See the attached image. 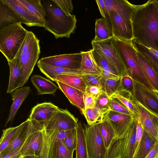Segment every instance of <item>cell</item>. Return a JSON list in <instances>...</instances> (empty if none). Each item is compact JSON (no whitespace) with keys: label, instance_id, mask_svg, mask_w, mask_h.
Returning a JSON list of instances; mask_svg holds the SVG:
<instances>
[{"label":"cell","instance_id":"1","mask_svg":"<svg viewBox=\"0 0 158 158\" xmlns=\"http://www.w3.org/2000/svg\"><path fill=\"white\" fill-rule=\"evenodd\" d=\"M134 39L158 51V0L137 5L132 19Z\"/></svg>","mask_w":158,"mask_h":158},{"label":"cell","instance_id":"2","mask_svg":"<svg viewBox=\"0 0 158 158\" xmlns=\"http://www.w3.org/2000/svg\"><path fill=\"white\" fill-rule=\"evenodd\" d=\"M42 4L45 12L44 27L52 34L56 39L69 38L76 28L75 15H68L52 0L45 1Z\"/></svg>","mask_w":158,"mask_h":158},{"label":"cell","instance_id":"3","mask_svg":"<svg viewBox=\"0 0 158 158\" xmlns=\"http://www.w3.org/2000/svg\"><path fill=\"white\" fill-rule=\"evenodd\" d=\"M40 53V40L31 31H28L15 58L19 61L23 69L20 87L27 82Z\"/></svg>","mask_w":158,"mask_h":158},{"label":"cell","instance_id":"4","mask_svg":"<svg viewBox=\"0 0 158 158\" xmlns=\"http://www.w3.org/2000/svg\"><path fill=\"white\" fill-rule=\"evenodd\" d=\"M116 46L125 64L128 75L133 79L154 90L145 76L140 64L137 50L132 40H125L114 37Z\"/></svg>","mask_w":158,"mask_h":158},{"label":"cell","instance_id":"5","mask_svg":"<svg viewBox=\"0 0 158 158\" xmlns=\"http://www.w3.org/2000/svg\"><path fill=\"white\" fill-rule=\"evenodd\" d=\"M27 31L21 23H14L0 29V51L7 61L15 57Z\"/></svg>","mask_w":158,"mask_h":158},{"label":"cell","instance_id":"6","mask_svg":"<svg viewBox=\"0 0 158 158\" xmlns=\"http://www.w3.org/2000/svg\"><path fill=\"white\" fill-rule=\"evenodd\" d=\"M137 119L135 117L125 134L116 137L107 149L105 158H132L135 153Z\"/></svg>","mask_w":158,"mask_h":158},{"label":"cell","instance_id":"7","mask_svg":"<svg viewBox=\"0 0 158 158\" xmlns=\"http://www.w3.org/2000/svg\"><path fill=\"white\" fill-rule=\"evenodd\" d=\"M104 18L114 37L125 40L133 39L131 22L113 10H107Z\"/></svg>","mask_w":158,"mask_h":158},{"label":"cell","instance_id":"8","mask_svg":"<svg viewBox=\"0 0 158 158\" xmlns=\"http://www.w3.org/2000/svg\"><path fill=\"white\" fill-rule=\"evenodd\" d=\"M91 44L92 49L100 50L110 60L117 69L120 77L129 76L126 66L116 47L114 37L99 42L92 41Z\"/></svg>","mask_w":158,"mask_h":158},{"label":"cell","instance_id":"9","mask_svg":"<svg viewBox=\"0 0 158 158\" xmlns=\"http://www.w3.org/2000/svg\"><path fill=\"white\" fill-rule=\"evenodd\" d=\"M85 128L86 143L89 158H105L107 149L96 123Z\"/></svg>","mask_w":158,"mask_h":158},{"label":"cell","instance_id":"10","mask_svg":"<svg viewBox=\"0 0 158 158\" xmlns=\"http://www.w3.org/2000/svg\"><path fill=\"white\" fill-rule=\"evenodd\" d=\"M78 120L67 109L60 108L42 127L47 130H69L77 128Z\"/></svg>","mask_w":158,"mask_h":158},{"label":"cell","instance_id":"11","mask_svg":"<svg viewBox=\"0 0 158 158\" xmlns=\"http://www.w3.org/2000/svg\"><path fill=\"white\" fill-rule=\"evenodd\" d=\"M133 96L135 100L158 116V95L154 91L133 79Z\"/></svg>","mask_w":158,"mask_h":158},{"label":"cell","instance_id":"12","mask_svg":"<svg viewBox=\"0 0 158 158\" xmlns=\"http://www.w3.org/2000/svg\"><path fill=\"white\" fill-rule=\"evenodd\" d=\"M20 127L9 145L1 152L0 156L9 154L22 146L29 135L35 131L42 127V126L28 118L20 124Z\"/></svg>","mask_w":158,"mask_h":158},{"label":"cell","instance_id":"13","mask_svg":"<svg viewBox=\"0 0 158 158\" xmlns=\"http://www.w3.org/2000/svg\"><path fill=\"white\" fill-rule=\"evenodd\" d=\"M82 59L80 52L61 54L41 58L39 60L44 63L66 68L79 69Z\"/></svg>","mask_w":158,"mask_h":158},{"label":"cell","instance_id":"14","mask_svg":"<svg viewBox=\"0 0 158 158\" xmlns=\"http://www.w3.org/2000/svg\"><path fill=\"white\" fill-rule=\"evenodd\" d=\"M138 115L136 117L143 129L158 141V116L145 108L136 101Z\"/></svg>","mask_w":158,"mask_h":158},{"label":"cell","instance_id":"15","mask_svg":"<svg viewBox=\"0 0 158 158\" xmlns=\"http://www.w3.org/2000/svg\"><path fill=\"white\" fill-rule=\"evenodd\" d=\"M21 20L28 27H44V25L35 17L19 0H2Z\"/></svg>","mask_w":158,"mask_h":158},{"label":"cell","instance_id":"16","mask_svg":"<svg viewBox=\"0 0 158 158\" xmlns=\"http://www.w3.org/2000/svg\"><path fill=\"white\" fill-rule=\"evenodd\" d=\"M104 117L110 122L118 137L125 134L135 117L111 110L106 114Z\"/></svg>","mask_w":158,"mask_h":158},{"label":"cell","instance_id":"17","mask_svg":"<svg viewBox=\"0 0 158 158\" xmlns=\"http://www.w3.org/2000/svg\"><path fill=\"white\" fill-rule=\"evenodd\" d=\"M59 108L50 102L39 103L32 108L28 119L43 126Z\"/></svg>","mask_w":158,"mask_h":158},{"label":"cell","instance_id":"18","mask_svg":"<svg viewBox=\"0 0 158 158\" xmlns=\"http://www.w3.org/2000/svg\"><path fill=\"white\" fill-rule=\"evenodd\" d=\"M42 127L35 131L26 139L21 150L23 157L39 156L42 143Z\"/></svg>","mask_w":158,"mask_h":158},{"label":"cell","instance_id":"19","mask_svg":"<svg viewBox=\"0 0 158 158\" xmlns=\"http://www.w3.org/2000/svg\"><path fill=\"white\" fill-rule=\"evenodd\" d=\"M107 10L115 11L127 20L132 19L137 5L133 4L127 0H105Z\"/></svg>","mask_w":158,"mask_h":158},{"label":"cell","instance_id":"20","mask_svg":"<svg viewBox=\"0 0 158 158\" xmlns=\"http://www.w3.org/2000/svg\"><path fill=\"white\" fill-rule=\"evenodd\" d=\"M37 65L40 70L47 77L55 81L56 76L61 75L78 76L89 74L79 69H73L52 66L43 63L39 60Z\"/></svg>","mask_w":158,"mask_h":158},{"label":"cell","instance_id":"21","mask_svg":"<svg viewBox=\"0 0 158 158\" xmlns=\"http://www.w3.org/2000/svg\"><path fill=\"white\" fill-rule=\"evenodd\" d=\"M30 86L22 87L15 90L11 94L13 101L10 106L8 117L6 122V127L10 122L14 120L16 114L23 102L28 96L31 91Z\"/></svg>","mask_w":158,"mask_h":158},{"label":"cell","instance_id":"22","mask_svg":"<svg viewBox=\"0 0 158 158\" xmlns=\"http://www.w3.org/2000/svg\"><path fill=\"white\" fill-rule=\"evenodd\" d=\"M7 61L10 69V76L7 93H12L20 87L23 69L19 61L16 58Z\"/></svg>","mask_w":158,"mask_h":158},{"label":"cell","instance_id":"23","mask_svg":"<svg viewBox=\"0 0 158 158\" xmlns=\"http://www.w3.org/2000/svg\"><path fill=\"white\" fill-rule=\"evenodd\" d=\"M59 88L68 99L70 103L80 109H85L83 101V92L76 88L59 81L56 80Z\"/></svg>","mask_w":158,"mask_h":158},{"label":"cell","instance_id":"24","mask_svg":"<svg viewBox=\"0 0 158 158\" xmlns=\"http://www.w3.org/2000/svg\"><path fill=\"white\" fill-rule=\"evenodd\" d=\"M31 81L36 89L38 95H54L59 88L53 82L40 75H33Z\"/></svg>","mask_w":158,"mask_h":158},{"label":"cell","instance_id":"25","mask_svg":"<svg viewBox=\"0 0 158 158\" xmlns=\"http://www.w3.org/2000/svg\"><path fill=\"white\" fill-rule=\"evenodd\" d=\"M110 98H114L125 106L135 117L138 115L136 101L133 95L122 88L121 85L118 90Z\"/></svg>","mask_w":158,"mask_h":158},{"label":"cell","instance_id":"26","mask_svg":"<svg viewBox=\"0 0 158 158\" xmlns=\"http://www.w3.org/2000/svg\"><path fill=\"white\" fill-rule=\"evenodd\" d=\"M80 53L82 59L79 70L89 74L101 75V69L94 58L92 49L87 51H81Z\"/></svg>","mask_w":158,"mask_h":158},{"label":"cell","instance_id":"27","mask_svg":"<svg viewBox=\"0 0 158 158\" xmlns=\"http://www.w3.org/2000/svg\"><path fill=\"white\" fill-rule=\"evenodd\" d=\"M157 141L143 129L141 139L132 158H145Z\"/></svg>","mask_w":158,"mask_h":158},{"label":"cell","instance_id":"28","mask_svg":"<svg viewBox=\"0 0 158 158\" xmlns=\"http://www.w3.org/2000/svg\"><path fill=\"white\" fill-rule=\"evenodd\" d=\"M137 54L139 62L144 74L154 89V91H158V75L148 60L138 50Z\"/></svg>","mask_w":158,"mask_h":158},{"label":"cell","instance_id":"29","mask_svg":"<svg viewBox=\"0 0 158 158\" xmlns=\"http://www.w3.org/2000/svg\"><path fill=\"white\" fill-rule=\"evenodd\" d=\"M77 142L76 158H89L86 145V131L84 125L78 122L77 127Z\"/></svg>","mask_w":158,"mask_h":158},{"label":"cell","instance_id":"30","mask_svg":"<svg viewBox=\"0 0 158 158\" xmlns=\"http://www.w3.org/2000/svg\"><path fill=\"white\" fill-rule=\"evenodd\" d=\"M17 23H22V21L2 0H0V29Z\"/></svg>","mask_w":158,"mask_h":158},{"label":"cell","instance_id":"31","mask_svg":"<svg viewBox=\"0 0 158 158\" xmlns=\"http://www.w3.org/2000/svg\"><path fill=\"white\" fill-rule=\"evenodd\" d=\"M96 124L107 149L112 140L116 137L115 132L109 121L105 117L102 121Z\"/></svg>","mask_w":158,"mask_h":158},{"label":"cell","instance_id":"32","mask_svg":"<svg viewBox=\"0 0 158 158\" xmlns=\"http://www.w3.org/2000/svg\"><path fill=\"white\" fill-rule=\"evenodd\" d=\"M37 19L44 25L45 12L40 0H19Z\"/></svg>","mask_w":158,"mask_h":158},{"label":"cell","instance_id":"33","mask_svg":"<svg viewBox=\"0 0 158 158\" xmlns=\"http://www.w3.org/2000/svg\"><path fill=\"white\" fill-rule=\"evenodd\" d=\"M56 80L61 82L79 89L83 93L85 92L87 85L81 76L70 75H59L56 76L55 81Z\"/></svg>","mask_w":158,"mask_h":158},{"label":"cell","instance_id":"34","mask_svg":"<svg viewBox=\"0 0 158 158\" xmlns=\"http://www.w3.org/2000/svg\"><path fill=\"white\" fill-rule=\"evenodd\" d=\"M114 37L104 18L97 19L95 24V36L92 41H100Z\"/></svg>","mask_w":158,"mask_h":158},{"label":"cell","instance_id":"35","mask_svg":"<svg viewBox=\"0 0 158 158\" xmlns=\"http://www.w3.org/2000/svg\"><path fill=\"white\" fill-rule=\"evenodd\" d=\"M92 51L96 62L101 69L109 71L120 77L115 66L102 51L92 49Z\"/></svg>","mask_w":158,"mask_h":158},{"label":"cell","instance_id":"36","mask_svg":"<svg viewBox=\"0 0 158 158\" xmlns=\"http://www.w3.org/2000/svg\"><path fill=\"white\" fill-rule=\"evenodd\" d=\"M132 41L137 50L148 60L158 76V59L150 52L147 47L134 39Z\"/></svg>","mask_w":158,"mask_h":158},{"label":"cell","instance_id":"37","mask_svg":"<svg viewBox=\"0 0 158 158\" xmlns=\"http://www.w3.org/2000/svg\"><path fill=\"white\" fill-rule=\"evenodd\" d=\"M54 158H73V152L61 140H56L53 146Z\"/></svg>","mask_w":158,"mask_h":158},{"label":"cell","instance_id":"38","mask_svg":"<svg viewBox=\"0 0 158 158\" xmlns=\"http://www.w3.org/2000/svg\"><path fill=\"white\" fill-rule=\"evenodd\" d=\"M89 126L102 121L104 115L102 114L95 106L85 109L81 111Z\"/></svg>","mask_w":158,"mask_h":158},{"label":"cell","instance_id":"39","mask_svg":"<svg viewBox=\"0 0 158 158\" xmlns=\"http://www.w3.org/2000/svg\"><path fill=\"white\" fill-rule=\"evenodd\" d=\"M20 126V124L16 127H9L2 131L3 133L0 140V153L9 145Z\"/></svg>","mask_w":158,"mask_h":158},{"label":"cell","instance_id":"40","mask_svg":"<svg viewBox=\"0 0 158 158\" xmlns=\"http://www.w3.org/2000/svg\"><path fill=\"white\" fill-rule=\"evenodd\" d=\"M121 85V77L105 80L104 89L106 93L110 98L118 90Z\"/></svg>","mask_w":158,"mask_h":158},{"label":"cell","instance_id":"41","mask_svg":"<svg viewBox=\"0 0 158 158\" xmlns=\"http://www.w3.org/2000/svg\"><path fill=\"white\" fill-rule=\"evenodd\" d=\"M81 77L87 86H98L104 89L105 80L101 75L88 74L81 75Z\"/></svg>","mask_w":158,"mask_h":158},{"label":"cell","instance_id":"42","mask_svg":"<svg viewBox=\"0 0 158 158\" xmlns=\"http://www.w3.org/2000/svg\"><path fill=\"white\" fill-rule=\"evenodd\" d=\"M95 100V107L101 114L105 115L110 110L109 106L110 98L105 92L100 94Z\"/></svg>","mask_w":158,"mask_h":158},{"label":"cell","instance_id":"43","mask_svg":"<svg viewBox=\"0 0 158 158\" xmlns=\"http://www.w3.org/2000/svg\"><path fill=\"white\" fill-rule=\"evenodd\" d=\"M109 106L110 110L124 114L134 115L125 106L115 99L110 98Z\"/></svg>","mask_w":158,"mask_h":158},{"label":"cell","instance_id":"44","mask_svg":"<svg viewBox=\"0 0 158 158\" xmlns=\"http://www.w3.org/2000/svg\"><path fill=\"white\" fill-rule=\"evenodd\" d=\"M63 142L67 148L73 152L76 150L77 145V128L72 129Z\"/></svg>","mask_w":158,"mask_h":158},{"label":"cell","instance_id":"45","mask_svg":"<svg viewBox=\"0 0 158 158\" xmlns=\"http://www.w3.org/2000/svg\"><path fill=\"white\" fill-rule=\"evenodd\" d=\"M52 1L68 15L72 14L73 5L71 0H52Z\"/></svg>","mask_w":158,"mask_h":158},{"label":"cell","instance_id":"46","mask_svg":"<svg viewBox=\"0 0 158 158\" xmlns=\"http://www.w3.org/2000/svg\"><path fill=\"white\" fill-rule=\"evenodd\" d=\"M121 79L122 88L129 92L133 95L134 83L133 79L129 76L121 77Z\"/></svg>","mask_w":158,"mask_h":158},{"label":"cell","instance_id":"47","mask_svg":"<svg viewBox=\"0 0 158 158\" xmlns=\"http://www.w3.org/2000/svg\"><path fill=\"white\" fill-rule=\"evenodd\" d=\"M83 101L85 109L94 107L95 106V98L90 94L85 92L83 93Z\"/></svg>","mask_w":158,"mask_h":158},{"label":"cell","instance_id":"48","mask_svg":"<svg viewBox=\"0 0 158 158\" xmlns=\"http://www.w3.org/2000/svg\"><path fill=\"white\" fill-rule=\"evenodd\" d=\"M105 92L103 89L96 86H87L85 90V92L92 95L95 99L97 98L100 94Z\"/></svg>","mask_w":158,"mask_h":158},{"label":"cell","instance_id":"49","mask_svg":"<svg viewBox=\"0 0 158 158\" xmlns=\"http://www.w3.org/2000/svg\"><path fill=\"white\" fill-rule=\"evenodd\" d=\"M137 125L136 128V142L135 146V153L136 151V150H137L139 144L142 137L143 133V129L141 123H140L139 121L137 119Z\"/></svg>","mask_w":158,"mask_h":158},{"label":"cell","instance_id":"50","mask_svg":"<svg viewBox=\"0 0 158 158\" xmlns=\"http://www.w3.org/2000/svg\"><path fill=\"white\" fill-rule=\"evenodd\" d=\"M23 144L12 152L4 156H0V158H22L23 157L21 153V150Z\"/></svg>","mask_w":158,"mask_h":158},{"label":"cell","instance_id":"51","mask_svg":"<svg viewBox=\"0 0 158 158\" xmlns=\"http://www.w3.org/2000/svg\"><path fill=\"white\" fill-rule=\"evenodd\" d=\"M96 1L101 14L102 17L104 18L107 11L105 0H97Z\"/></svg>","mask_w":158,"mask_h":158},{"label":"cell","instance_id":"52","mask_svg":"<svg viewBox=\"0 0 158 158\" xmlns=\"http://www.w3.org/2000/svg\"><path fill=\"white\" fill-rule=\"evenodd\" d=\"M72 130L64 131L56 130V139L64 141L71 131Z\"/></svg>","mask_w":158,"mask_h":158},{"label":"cell","instance_id":"53","mask_svg":"<svg viewBox=\"0 0 158 158\" xmlns=\"http://www.w3.org/2000/svg\"><path fill=\"white\" fill-rule=\"evenodd\" d=\"M101 69L102 71L101 75L104 80L110 79H117L120 77L119 76L109 71L102 69Z\"/></svg>","mask_w":158,"mask_h":158},{"label":"cell","instance_id":"54","mask_svg":"<svg viewBox=\"0 0 158 158\" xmlns=\"http://www.w3.org/2000/svg\"><path fill=\"white\" fill-rule=\"evenodd\" d=\"M158 156V141L150 151L145 158H156Z\"/></svg>","mask_w":158,"mask_h":158},{"label":"cell","instance_id":"55","mask_svg":"<svg viewBox=\"0 0 158 158\" xmlns=\"http://www.w3.org/2000/svg\"><path fill=\"white\" fill-rule=\"evenodd\" d=\"M147 48L150 52L158 59V51L152 48Z\"/></svg>","mask_w":158,"mask_h":158},{"label":"cell","instance_id":"56","mask_svg":"<svg viewBox=\"0 0 158 158\" xmlns=\"http://www.w3.org/2000/svg\"><path fill=\"white\" fill-rule=\"evenodd\" d=\"M22 158H35L34 156H25Z\"/></svg>","mask_w":158,"mask_h":158},{"label":"cell","instance_id":"57","mask_svg":"<svg viewBox=\"0 0 158 158\" xmlns=\"http://www.w3.org/2000/svg\"><path fill=\"white\" fill-rule=\"evenodd\" d=\"M158 95V91H154Z\"/></svg>","mask_w":158,"mask_h":158},{"label":"cell","instance_id":"58","mask_svg":"<svg viewBox=\"0 0 158 158\" xmlns=\"http://www.w3.org/2000/svg\"><path fill=\"white\" fill-rule=\"evenodd\" d=\"M118 158H122V157H118Z\"/></svg>","mask_w":158,"mask_h":158},{"label":"cell","instance_id":"59","mask_svg":"<svg viewBox=\"0 0 158 158\" xmlns=\"http://www.w3.org/2000/svg\"><path fill=\"white\" fill-rule=\"evenodd\" d=\"M157 158H158V156H157Z\"/></svg>","mask_w":158,"mask_h":158},{"label":"cell","instance_id":"60","mask_svg":"<svg viewBox=\"0 0 158 158\" xmlns=\"http://www.w3.org/2000/svg\"></svg>","mask_w":158,"mask_h":158}]
</instances>
